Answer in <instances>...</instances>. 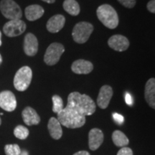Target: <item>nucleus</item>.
<instances>
[{
	"label": "nucleus",
	"instance_id": "8",
	"mask_svg": "<svg viewBox=\"0 0 155 155\" xmlns=\"http://www.w3.org/2000/svg\"><path fill=\"white\" fill-rule=\"evenodd\" d=\"M27 26L24 21L21 19H15L7 22L3 27V32L5 35L9 38H14L22 35L26 30Z\"/></svg>",
	"mask_w": 155,
	"mask_h": 155
},
{
	"label": "nucleus",
	"instance_id": "10",
	"mask_svg": "<svg viewBox=\"0 0 155 155\" xmlns=\"http://www.w3.org/2000/svg\"><path fill=\"white\" fill-rule=\"evenodd\" d=\"M108 46L118 52L125 51L129 47V41L126 37L121 35H115L108 39Z\"/></svg>",
	"mask_w": 155,
	"mask_h": 155
},
{
	"label": "nucleus",
	"instance_id": "3",
	"mask_svg": "<svg viewBox=\"0 0 155 155\" xmlns=\"http://www.w3.org/2000/svg\"><path fill=\"white\" fill-rule=\"evenodd\" d=\"M97 17L104 26L109 29H115L119 25V16L111 5H102L98 7Z\"/></svg>",
	"mask_w": 155,
	"mask_h": 155
},
{
	"label": "nucleus",
	"instance_id": "25",
	"mask_svg": "<svg viewBox=\"0 0 155 155\" xmlns=\"http://www.w3.org/2000/svg\"><path fill=\"white\" fill-rule=\"evenodd\" d=\"M118 1L127 8H133L136 5V0H118Z\"/></svg>",
	"mask_w": 155,
	"mask_h": 155
},
{
	"label": "nucleus",
	"instance_id": "20",
	"mask_svg": "<svg viewBox=\"0 0 155 155\" xmlns=\"http://www.w3.org/2000/svg\"><path fill=\"white\" fill-rule=\"evenodd\" d=\"M63 6L65 11L72 16H77L80 13V6L75 0H65Z\"/></svg>",
	"mask_w": 155,
	"mask_h": 155
},
{
	"label": "nucleus",
	"instance_id": "32",
	"mask_svg": "<svg viewBox=\"0 0 155 155\" xmlns=\"http://www.w3.org/2000/svg\"><path fill=\"white\" fill-rule=\"evenodd\" d=\"M19 155H28V152L24 151V152H22H22H21V154Z\"/></svg>",
	"mask_w": 155,
	"mask_h": 155
},
{
	"label": "nucleus",
	"instance_id": "9",
	"mask_svg": "<svg viewBox=\"0 0 155 155\" xmlns=\"http://www.w3.org/2000/svg\"><path fill=\"white\" fill-rule=\"evenodd\" d=\"M0 107L9 112L15 111L17 107V100L12 92L4 91L0 93Z\"/></svg>",
	"mask_w": 155,
	"mask_h": 155
},
{
	"label": "nucleus",
	"instance_id": "16",
	"mask_svg": "<svg viewBox=\"0 0 155 155\" xmlns=\"http://www.w3.org/2000/svg\"><path fill=\"white\" fill-rule=\"evenodd\" d=\"M23 121L28 126L38 125L40 122V117L35 110L32 107L28 106L22 112Z\"/></svg>",
	"mask_w": 155,
	"mask_h": 155
},
{
	"label": "nucleus",
	"instance_id": "24",
	"mask_svg": "<svg viewBox=\"0 0 155 155\" xmlns=\"http://www.w3.org/2000/svg\"><path fill=\"white\" fill-rule=\"evenodd\" d=\"M6 155H19L21 150L17 144H7L5 147Z\"/></svg>",
	"mask_w": 155,
	"mask_h": 155
},
{
	"label": "nucleus",
	"instance_id": "6",
	"mask_svg": "<svg viewBox=\"0 0 155 155\" xmlns=\"http://www.w3.org/2000/svg\"><path fill=\"white\" fill-rule=\"evenodd\" d=\"M0 11L3 16L9 20L20 19L22 17V9L14 0H2Z\"/></svg>",
	"mask_w": 155,
	"mask_h": 155
},
{
	"label": "nucleus",
	"instance_id": "35",
	"mask_svg": "<svg viewBox=\"0 0 155 155\" xmlns=\"http://www.w3.org/2000/svg\"><path fill=\"white\" fill-rule=\"evenodd\" d=\"M2 124V120H1V118H0V125H1Z\"/></svg>",
	"mask_w": 155,
	"mask_h": 155
},
{
	"label": "nucleus",
	"instance_id": "13",
	"mask_svg": "<svg viewBox=\"0 0 155 155\" xmlns=\"http://www.w3.org/2000/svg\"><path fill=\"white\" fill-rule=\"evenodd\" d=\"M104 134L99 129H92L88 134V145L91 150H98L104 141Z\"/></svg>",
	"mask_w": 155,
	"mask_h": 155
},
{
	"label": "nucleus",
	"instance_id": "5",
	"mask_svg": "<svg viewBox=\"0 0 155 155\" xmlns=\"http://www.w3.org/2000/svg\"><path fill=\"white\" fill-rule=\"evenodd\" d=\"M94 31V26L87 22L77 23L73 28L72 36L73 40L78 44H83L88 41Z\"/></svg>",
	"mask_w": 155,
	"mask_h": 155
},
{
	"label": "nucleus",
	"instance_id": "34",
	"mask_svg": "<svg viewBox=\"0 0 155 155\" xmlns=\"http://www.w3.org/2000/svg\"><path fill=\"white\" fill-rule=\"evenodd\" d=\"M2 63V55H0V65H1Z\"/></svg>",
	"mask_w": 155,
	"mask_h": 155
},
{
	"label": "nucleus",
	"instance_id": "23",
	"mask_svg": "<svg viewBox=\"0 0 155 155\" xmlns=\"http://www.w3.org/2000/svg\"><path fill=\"white\" fill-rule=\"evenodd\" d=\"M52 100H53V111L54 113L58 114L64 108L63 99L58 95H54L53 98H52Z\"/></svg>",
	"mask_w": 155,
	"mask_h": 155
},
{
	"label": "nucleus",
	"instance_id": "29",
	"mask_svg": "<svg viewBox=\"0 0 155 155\" xmlns=\"http://www.w3.org/2000/svg\"><path fill=\"white\" fill-rule=\"evenodd\" d=\"M125 101L127 104H128L129 106H132L133 104V98L131 97V94L127 92L125 94Z\"/></svg>",
	"mask_w": 155,
	"mask_h": 155
},
{
	"label": "nucleus",
	"instance_id": "26",
	"mask_svg": "<svg viewBox=\"0 0 155 155\" xmlns=\"http://www.w3.org/2000/svg\"><path fill=\"white\" fill-rule=\"evenodd\" d=\"M113 118L116 123L118 124L119 125H121L122 124L124 123V116H121V114H119L114 113Z\"/></svg>",
	"mask_w": 155,
	"mask_h": 155
},
{
	"label": "nucleus",
	"instance_id": "22",
	"mask_svg": "<svg viewBox=\"0 0 155 155\" xmlns=\"http://www.w3.org/2000/svg\"><path fill=\"white\" fill-rule=\"evenodd\" d=\"M29 130L28 128H26L22 125L17 126L14 130V134L17 139H25L28 138L29 136Z\"/></svg>",
	"mask_w": 155,
	"mask_h": 155
},
{
	"label": "nucleus",
	"instance_id": "1",
	"mask_svg": "<svg viewBox=\"0 0 155 155\" xmlns=\"http://www.w3.org/2000/svg\"><path fill=\"white\" fill-rule=\"evenodd\" d=\"M67 107L84 116H91L96 111V104L94 100L86 94L73 92L68 97Z\"/></svg>",
	"mask_w": 155,
	"mask_h": 155
},
{
	"label": "nucleus",
	"instance_id": "4",
	"mask_svg": "<svg viewBox=\"0 0 155 155\" xmlns=\"http://www.w3.org/2000/svg\"><path fill=\"white\" fill-rule=\"evenodd\" d=\"M32 78V71L30 67L19 68L14 78V86L19 91H25L30 86Z\"/></svg>",
	"mask_w": 155,
	"mask_h": 155
},
{
	"label": "nucleus",
	"instance_id": "19",
	"mask_svg": "<svg viewBox=\"0 0 155 155\" xmlns=\"http://www.w3.org/2000/svg\"><path fill=\"white\" fill-rule=\"evenodd\" d=\"M48 128L52 138L56 140L61 138L63 135V130H62L61 123L57 119H55V117L50 118L48 121Z\"/></svg>",
	"mask_w": 155,
	"mask_h": 155
},
{
	"label": "nucleus",
	"instance_id": "11",
	"mask_svg": "<svg viewBox=\"0 0 155 155\" xmlns=\"http://www.w3.org/2000/svg\"><path fill=\"white\" fill-rule=\"evenodd\" d=\"M113 96V89L110 86L105 85L101 88L97 98V104L102 109H105L108 107Z\"/></svg>",
	"mask_w": 155,
	"mask_h": 155
},
{
	"label": "nucleus",
	"instance_id": "31",
	"mask_svg": "<svg viewBox=\"0 0 155 155\" xmlns=\"http://www.w3.org/2000/svg\"><path fill=\"white\" fill-rule=\"evenodd\" d=\"M42 1L48 3V4H53L55 2V0H42Z\"/></svg>",
	"mask_w": 155,
	"mask_h": 155
},
{
	"label": "nucleus",
	"instance_id": "18",
	"mask_svg": "<svg viewBox=\"0 0 155 155\" xmlns=\"http://www.w3.org/2000/svg\"><path fill=\"white\" fill-rule=\"evenodd\" d=\"M45 10L41 6L38 5H32L25 9V17L29 21H35L40 19L44 15Z\"/></svg>",
	"mask_w": 155,
	"mask_h": 155
},
{
	"label": "nucleus",
	"instance_id": "12",
	"mask_svg": "<svg viewBox=\"0 0 155 155\" xmlns=\"http://www.w3.org/2000/svg\"><path fill=\"white\" fill-rule=\"evenodd\" d=\"M24 51L28 56H35L38 51V39L32 33H28L24 40Z\"/></svg>",
	"mask_w": 155,
	"mask_h": 155
},
{
	"label": "nucleus",
	"instance_id": "2",
	"mask_svg": "<svg viewBox=\"0 0 155 155\" xmlns=\"http://www.w3.org/2000/svg\"><path fill=\"white\" fill-rule=\"evenodd\" d=\"M57 119L61 125L70 129L80 128L86 123V116L81 115L67 106L58 114Z\"/></svg>",
	"mask_w": 155,
	"mask_h": 155
},
{
	"label": "nucleus",
	"instance_id": "7",
	"mask_svg": "<svg viewBox=\"0 0 155 155\" xmlns=\"http://www.w3.org/2000/svg\"><path fill=\"white\" fill-rule=\"evenodd\" d=\"M64 51H65V48L62 44L58 42H53L50 44L45 53V63L48 65H55L58 63Z\"/></svg>",
	"mask_w": 155,
	"mask_h": 155
},
{
	"label": "nucleus",
	"instance_id": "27",
	"mask_svg": "<svg viewBox=\"0 0 155 155\" xmlns=\"http://www.w3.org/2000/svg\"><path fill=\"white\" fill-rule=\"evenodd\" d=\"M117 155H133V152L129 147H122L117 153Z\"/></svg>",
	"mask_w": 155,
	"mask_h": 155
},
{
	"label": "nucleus",
	"instance_id": "15",
	"mask_svg": "<svg viewBox=\"0 0 155 155\" xmlns=\"http://www.w3.org/2000/svg\"><path fill=\"white\" fill-rule=\"evenodd\" d=\"M65 23V18L62 15H54L47 22V30L51 33H57L63 28Z\"/></svg>",
	"mask_w": 155,
	"mask_h": 155
},
{
	"label": "nucleus",
	"instance_id": "28",
	"mask_svg": "<svg viewBox=\"0 0 155 155\" xmlns=\"http://www.w3.org/2000/svg\"><path fill=\"white\" fill-rule=\"evenodd\" d=\"M147 9L151 13L154 14L155 13V0H151L147 4Z\"/></svg>",
	"mask_w": 155,
	"mask_h": 155
},
{
	"label": "nucleus",
	"instance_id": "21",
	"mask_svg": "<svg viewBox=\"0 0 155 155\" xmlns=\"http://www.w3.org/2000/svg\"><path fill=\"white\" fill-rule=\"evenodd\" d=\"M112 140L114 144L117 147H124L129 144V141L127 137L122 131L119 130H116L114 131L112 134Z\"/></svg>",
	"mask_w": 155,
	"mask_h": 155
},
{
	"label": "nucleus",
	"instance_id": "14",
	"mask_svg": "<svg viewBox=\"0 0 155 155\" xmlns=\"http://www.w3.org/2000/svg\"><path fill=\"white\" fill-rule=\"evenodd\" d=\"M94 69V65L90 61L80 59L74 61L71 65V70L76 74H88Z\"/></svg>",
	"mask_w": 155,
	"mask_h": 155
},
{
	"label": "nucleus",
	"instance_id": "17",
	"mask_svg": "<svg viewBox=\"0 0 155 155\" xmlns=\"http://www.w3.org/2000/svg\"><path fill=\"white\" fill-rule=\"evenodd\" d=\"M145 100L151 107L155 108V79L154 78L149 79L144 90Z\"/></svg>",
	"mask_w": 155,
	"mask_h": 155
},
{
	"label": "nucleus",
	"instance_id": "30",
	"mask_svg": "<svg viewBox=\"0 0 155 155\" xmlns=\"http://www.w3.org/2000/svg\"><path fill=\"white\" fill-rule=\"evenodd\" d=\"M73 155H90V154L86 151H80V152L75 153Z\"/></svg>",
	"mask_w": 155,
	"mask_h": 155
},
{
	"label": "nucleus",
	"instance_id": "33",
	"mask_svg": "<svg viewBox=\"0 0 155 155\" xmlns=\"http://www.w3.org/2000/svg\"><path fill=\"white\" fill-rule=\"evenodd\" d=\"M2 32L1 31H0V46L2 45Z\"/></svg>",
	"mask_w": 155,
	"mask_h": 155
}]
</instances>
